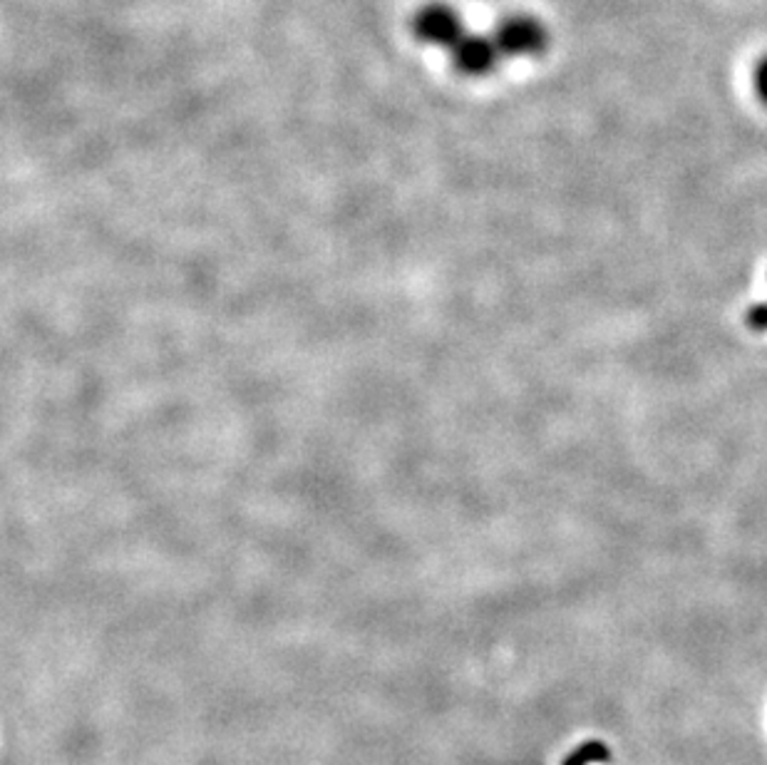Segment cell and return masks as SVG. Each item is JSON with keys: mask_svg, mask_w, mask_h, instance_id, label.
<instances>
[{"mask_svg": "<svg viewBox=\"0 0 767 765\" xmlns=\"http://www.w3.org/2000/svg\"><path fill=\"white\" fill-rule=\"evenodd\" d=\"M502 56L514 58H534L541 56L549 46L547 28L532 15H510L497 25L492 35Z\"/></svg>", "mask_w": 767, "mask_h": 765, "instance_id": "6da1fadb", "label": "cell"}, {"mask_svg": "<svg viewBox=\"0 0 767 765\" xmlns=\"http://www.w3.org/2000/svg\"><path fill=\"white\" fill-rule=\"evenodd\" d=\"M755 90L767 102V58H763L755 70Z\"/></svg>", "mask_w": 767, "mask_h": 765, "instance_id": "277c9868", "label": "cell"}, {"mask_svg": "<svg viewBox=\"0 0 767 765\" xmlns=\"http://www.w3.org/2000/svg\"><path fill=\"white\" fill-rule=\"evenodd\" d=\"M450 52H452V65L458 68L462 75H470V77H482L492 73L499 58H502V52H499L497 42L492 38H487V35H467V33L454 42Z\"/></svg>", "mask_w": 767, "mask_h": 765, "instance_id": "3957f363", "label": "cell"}, {"mask_svg": "<svg viewBox=\"0 0 767 765\" xmlns=\"http://www.w3.org/2000/svg\"><path fill=\"white\" fill-rule=\"evenodd\" d=\"M462 25L465 23H462V17L454 8L445 3H430L415 15L413 31L417 38L427 42V46L452 48L454 42L465 35V28H462Z\"/></svg>", "mask_w": 767, "mask_h": 765, "instance_id": "7a4b0ae2", "label": "cell"}]
</instances>
